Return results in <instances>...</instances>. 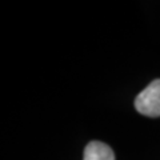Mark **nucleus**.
<instances>
[{
  "label": "nucleus",
  "mask_w": 160,
  "mask_h": 160,
  "mask_svg": "<svg viewBox=\"0 0 160 160\" xmlns=\"http://www.w3.org/2000/svg\"><path fill=\"white\" fill-rule=\"evenodd\" d=\"M135 108L148 118L160 116V79L153 80L135 99Z\"/></svg>",
  "instance_id": "1"
},
{
  "label": "nucleus",
  "mask_w": 160,
  "mask_h": 160,
  "mask_svg": "<svg viewBox=\"0 0 160 160\" xmlns=\"http://www.w3.org/2000/svg\"><path fill=\"white\" fill-rule=\"evenodd\" d=\"M83 160H115V153L108 144L95 140L87 144Z\"/></svg>",
  "instance_id": "2"
}]
</instances>
